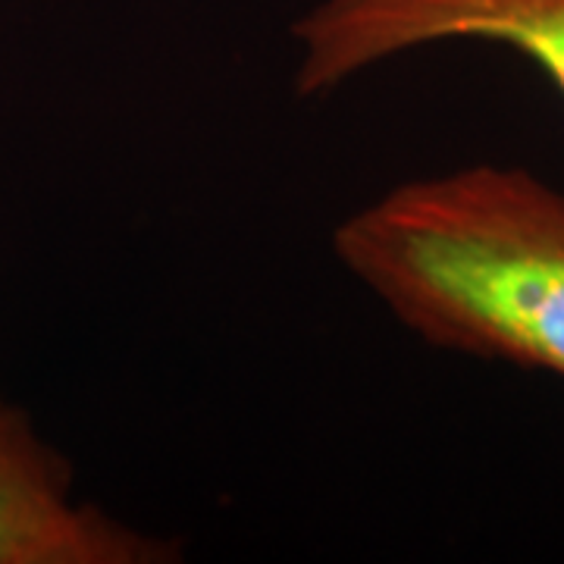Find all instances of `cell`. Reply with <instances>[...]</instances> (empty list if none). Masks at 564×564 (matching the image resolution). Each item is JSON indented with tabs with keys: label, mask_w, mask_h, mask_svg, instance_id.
<instances>
[{
	"label": "cell",
	"mask_w": 564,
	"mask_h": 564,
	"mask_svg": "<svg viewBox=\"0 0 564 564\" xmlns=\"http://www.w3.org/2000/svg\"><path fill=\"white\" fill-rule=\"evenodd\" d=\"M289 35L299 98L333 95L386 63L443 44L505 47L564 98V0H317Z\"/></svg>",
	"instance_id": "cell-2"
},
{
	"label": "cell",
	"mask_w": 564,
	"mask_h": 564,
	"mask_svg": "<svg viewBox=\"0 0 564 564\" xmlns=\"http://www.w3.org/2000/svg\"><path fill=\"white\" fill-rule=\"evenodd\" d=\"M333 258L423 345L564 383V188L533 170L395 182L333 226Z\"/></svg>",
	"instance_id": "cell-1"
},
{
	"label": "cell",
	"mask_w": 564,
	"mask_h": 564,
	"mask_svg": "<svg viewBox=\"0 0 564 564\" xmlns=\"http://www.w3.org/2000/svg\"><path fill=\"white\" fill-rule=\"evenodd\" d=\"M176 545L110 518L76 492L54 445L0 399V564H163Z\"/></svg>",
	"instance_id": "cell-3"
}]
</instances>
